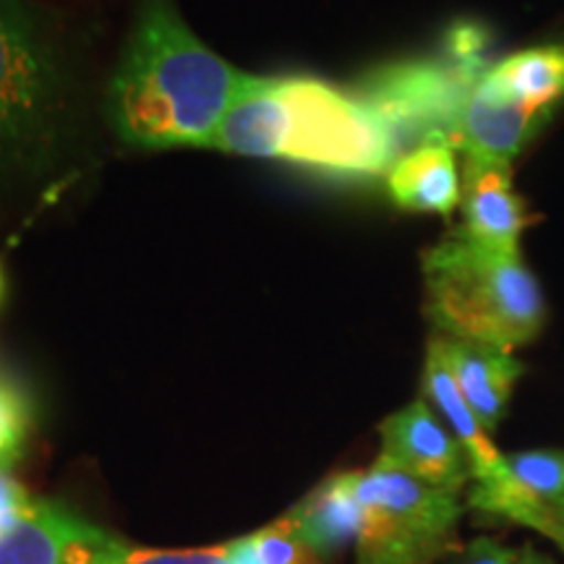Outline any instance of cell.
Returning a JSON list of instances; mask_svg holds the SVG:
<instances>
[{
    "mask_svg": "<svg viewBox=\"0 0 564 564\" xmlns=\"http://www.w3.org/2000/svg\"><path fill=\"white\" fill-rule=\"evenodd\" d=\"M246 82L196 40L171 0H144L108 87L110 126L141 150L209 147Z\"/></svg>",
    "mask_w": 564,
    "mask_h": 564,
    "instance_id": "1",
    "label": "cell"
},
{
    "mask_svg": "<svg viewBox=\"0 0 564 564\" xmlns=\"http://www.w3.org/2000/svg\"><path fill=\"white\" fill-rule=\"evenodd\" d=\"M209 147L335 178H373L400 158L392 133L358 97L312 76H249Z\"/></svg>",
    "mask_w": 564,
    "mask_h": 564,
    "instance_id": "2",
    "label": "cell"
},
{
    "mask_svg": "<svg viewBox=\"0 0 564 564\" xmlns=\"http://www.w3.org/2000/svg\"><path fill=\"white\" fill-rule=\"evenodd\" d=\"M436 335L514 350L544 324V299L520 253L486 249L457 228L423 257Z\"/></svg>",
    "mask_w": 564,
    "mask_h": 564,
    "instance_id": "3",
    "label": "cell"
},
{
    "mask_svg": "<svg viewBox=\"0 0 564 564\" xmlns=\"http://www.w3.org/2000/svg\"><path fill=\"white\" fill-rule=\"evenodd\" d=\"M63 118V70L47 17L32 0H0V181L37 175Z\"/></svg>",
    "mask_w": 564,
    "mask_h": 564,
    "instance_id": "4",
    "label": "cell"
},
{
    "mask_svg": "<svg viewBox=\"0 0 564 564\" xmlns=\"http://www.w3.org/2000/svg\"><path fill=\"white\" fill-rule=\"evenodd\" d=\"M358 531L352 564H436L457 546L465 502L419 478L373 460L352 470Z\"/></svg>",
    "mask_w": 564,
    "mask_h": 564,
    "instance_id": "5",
    "label": "cell"
},
{
    "mask_svg": "<svg viewBox=\"0 0 564 564\" xmlns=\"http://www.w3.org/2000/svg\"><path fill=\"white\" fill-rule=\"evenodd\" d=\"M481 79L447 61L390 63L364 76L358 100L387 126L403 154L423 141L453 139L465 100Z\"/></svg>",
    "mask_w": 564,
    "mask_h": 564,
    "instance_id": "6",
    "label": "cell"
},
{
    "mask_svg": "<svg viewBox=\"0 0 564 564\" xmlns=\"http://www.w3.org/2000/svg\"><path fill=\"white\" fill-rule=\"evenodd\" d=\"M108 528L53 499L0 514V564H100Z\"/></svg>",
    "mask_w": 564,
    "mask_h": 564,
    "instance_id": "7",
    "label": "cell"
},
{
    "mask_svg": "<svg viewBox=\"0 0 564 564\" xmlns=\"http://www.w3.org/2000/svg\"><path fill=\"white\" fill-rule=\"evenodd\" d=\"M377 463L453 494H463L474 481L463 444L455 440L447 423L436 419L423 398L382 421Z\"/></svg>",
    "mask_w": 564,
    "mask_h": 564,
    "instance_id": "8",
    "label": "cell"
},
{
    "mask_svg": "<svg viewBox=\"0 0 564 564\" xmlns=\"http://www.w3.org/2000/svg\"><path fill=\"white\" fill-rule=\"evenodd\" d=\"M465 507L539 533L564 510V449L507 455L502 474L474 481Z\"/></svg>",
    "mask_w": 564,
    "mask_h": 564,
    "instance_id": "9",
    "label": "cell"
},
{
    "mask_svg": "<svg viewBox=\"0 0 564 564\" xmlns=\"http://www.w3.org/2000/svg\"><path fill=\"white\" fill-rule=\"evenodd\" d=\"M552 108H535L499 95L484 79L470 89L449 144L465 158L510 162L539 133Z\"/></svg>",
    "mask_w": 564,
    "mask_h": 564,
    "instance_id": "10",
    "label": "cell"
},
{
    "mask_svg": "<svg viewBox=\"0 0 564 564\" xmlns=\"http://www.w3.org/2000/svg\"><path fill=\"white\" fill-rule=\"evenodd\" d=\"M463 232L486 249L520 253V232L525 212L520 196L512 192L510 162L465 158L460 181Z\"/></svg>",
    "mask_w": 564,
    "mask_h": 564,
    "instance_id": "11",
    "label": "cell"
},
{
    "mask_svg": "<svg viewBox=\"0 0 564 564\" xmlns=\"http://www.w3.org/2000/svg\"><path fill=\"white\" fill-rule=\"evenodd\" d=\"M436 343L468 405L491 434L505 419L514 384L523 373V364L510 350L491 348V345L453 340L442 335H436Z\"/></svg>",
    "mask_w": 564,
    "mask_h": 564,
    "instance_id": "12",
    "label": "cell"
},
{
    "mask_svg": "<svg viewBox=\"0 0 564 564\" xmlns=\"http://www.w3.org/2000/svg\"><path fill=\"white\" fill-rule=\"evenodd\" d=\"M387 188L398 207L449 217L460 204L455 147L447 139H432L403 152L387 171Z\"/></svg>",
    "mask_w": 564,
    "mask_h": 564,
    "instance_id": "13",
    "label": "cell"
},
{
    "mask_svg": "<svg viewBox=\"0 0 564 564\" xmlns=\"http://www.w3.org/2000/svg\"><path fill=\"white\" fill-rule=\"evenodd\" d=\"M423 400L432 403L436 411L442 413L444 423L455 440L463 444L465 455H468L470 470H474V481L481 478H494L505 470L507 455L499 453L489 440V432L481 426L474 408L468 405L460 387H457L453 371H449L447 361H444L440 343L432 337L426 350V364H423Z\"/></svg>",
    "mask_w": 564,
    "mask_h": 564,
    "instance_id": "14",
    "label": "cell"
},
{
    "mask_svg": "<svg viewBox=\"0 0 564 564\" xmlns=\"http://www.w3.org/2000/svg\"><path fill=\"white\" fill-rule=\"evenodd\" d=\"M285 514L308 549L319 556L322 564H327L356 541L361 510H358L356 489H352V470L324 478Z\"/></svg>",
    "mask_w": 564,
    "mask_h": 564,
    "instance_id": "15",
    "label": "cell"
},
{
    "mask_svg": "<svg viewBox=\"0 0 564 564\" xmlns=\"http://www.w3.org/2000/svg\"><path fill=\"white\" fill-rule=\"evenodd\" d=\"M484 82L499 95L535 108H554L564 97V45L531 47L494 63Z\"/></svg>",
    "mask_w": 564,
    "mask_h": 564,
    "instance_id": "16",
    "label": "cell"
},
{
    "mask_svg": "<svg viewBox=\"0 0 564 564\" xmlns=\"http://www.w3.org/2000/svg\"><path fill=\"white\" fill-rule=\"evenodd\" d=\"M100 564H230V546L207 549H144L112 533Z\"/></svg>",
    "mask_w": 564,
    "mask_h": 564,
    "instance_id": "17",
    "label": "cell"
},
{
    "mask_svg": "<svg viewBox=\"0 0 564 564\" xmlns=\"http://www.w3.org/2000/svg\"><path fill=\"white\" fill-rule=\"evenodd\" d=\"M253 564H322L288 514L249 533Z\"/></svg>",
    "mask_w": 564,
    "mask_h": 564,
    "instance_id": "18",
    "label": "cell"
},
{
    "mask_svg": "<svg viewBox=\"0 0 564 564\" xmlns=\"http://www.w3.org/2000/svg\"><path fill=\"white\" fill-rule=\"evenodd\" d=\"M30 403L17 387L0 382V474L19 460L30 436Z\"/></svg>",
    "mask_w": 564,
    "mask_h": 564,
    "instance_id": "19",
    "label": "cell"
},
{
    "mask_svg": "<svg viewBox=\"0 0 564 564\" xmlns=\"http://www.w3.org/2000/svg\"><path fill=\"white\" fill-rule=\"evenodd\" d=\"M489 42L491 34L476 21H457L444 40V61L470 76H486L489 70Z\"/></svg>",
    "mask_w": 564,
    "mask_h": 564,
    "instance_id": "20",
    "label": "cell"
},
{
    "mask_svg": "<svg viewBox=\"0 0 564 564\" xmlns=\"http://www.w3.org/2000/svg\"><path fill=\"white\" fill-rule=\"evenodd\" d=\"M520 549L505 546L497 539H474L468 544H457L453 552L436 564H518Z\"/></svg>",
    "mask_w": 564,
    "mask_h": 564,
    "instance_id": "21",
    "label": "cell"
},
{
    "mask_svg": "<svg viewBox=\"0 0 564 564\" xmlns=\"http://www.w3.org/2000/svg\"><path fill=\"white\" fill-rule=\"evenodd\" d=\"M539 535H544L546 541H552V544L564 554V510L560 514H554V518L549 520V523L541 525Z\"/></svg>",
    "mask_w": 564,
    "mask_h": 564,
    "instance_id": "22",
    "label": "cell"
},
{
    "mask_svg": "<svg viewBox=\"0 0 564 564\" xmlns=\"http://www.w3.org/2000/svg\"><path fill=\"white\" fill-rule=\"evenodd\" d=\"M228 546H230V564H253L249 535H241V539L228 541Z\"/></svg>",
    "mask_w": 564,
    "mask_h": 564,
    "instance_id": "23",
    "label": "cell"
},
{
    "mask_svg": "<svg viewBox=\"0 0 564 564\" xmlns=\"http://www.w3.org/2000/svg\"><path fill=\"white\" fill-rule=\"evenodd\" d=\"M518 564H560L554 560V556H549L546 552H541V549H535L533 544H525L520 549V562Z\"/></svg>",
    "mask_w": 564,
    "mask_h": 564,
    "instance_id": "24",
    "label": "cell"
},
{
    "mask_svg": "<svg viewBox=\"0 0 564 564\" xmlns=\"http://www.w3.org/2000/svg\"><path fill=\"white\" fill-rule=\"evenodd\" d=\"M3 288H6V280H3V270H0V295H3Z\"/></svg>",
    "mask_w": 564,
    "mask_h": 564,
    "instance_id": "25",
    "label": "cell"
}]
</instances>
